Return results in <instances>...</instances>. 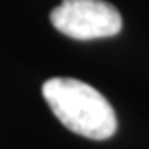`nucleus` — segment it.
<instances>
[{
    "mask_svg": "<svg viewBox=\"0 0 149 149\" xmlns=\"http://www.w3.org/2000/svg\"><path fill=\"white\" fill-rule=\"evenodd\" d=\"M41 93L58 120L70 131L92 140L110 138L117 130L111 104L90 84L72 77H52Z\"/></svg>",
    "mask_w": 149,
    "mask_h": 149,
    "instance_id": "1",
    "label": "nucleus"
},
{
    "mask_svg": "<svg viewBox=\"0 0 149 149\" xmlns=\"http://www.w3.org/2000/svg\"><path fill=\"white\" fill-rule=\"evenodd\" d=\"M50 22L74 40L110 38L122 29L120 13L106 0H63L52 9Z\"/></svg>",
    "mask_w": 149,
    "mask_h": 149,
    "instance_id": "2",
    "label": "nucleus"
}]
</instances>
